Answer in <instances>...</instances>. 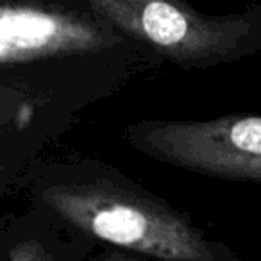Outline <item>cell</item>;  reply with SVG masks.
I'll return each mask as SVG.
<instances>
[{
	"label": "cell",
	"instance_id": "6da1fadb",
	"mask_svg": "<svg viewBox=\"0 0 261 261\" xmlns=\"http://www.w3.org/2000/svg\"><path fill=\"white\" fill-rule=\"evenodd\" d=\"M36 197L77 231L165 261H227V250L163 200L91 160L41 174Z\"/></svg>",
	"mask_w": 261,
	"mask_h": 261
},
{
	"label": "cell",
	"instance_id": "7a4b0ae2",
	"mask_svg": "<svg viewBox=\"0 0 261 261\" xmlns=\"http://www.w3.org/2000/svg\"><path fill=\"white\" fill-rule=\"evenodd\" d=\"M125 40L182 70H210L261 52V4L206 15L186 0H81Z\"/></svg>",
	"mask_w": 261,
	"mask_h": 261
},
{
	"label": "cell",
	"instance_id": "3957f363",
	"mask_svg": "<svg viewBox=\"0 0 261 261\" xmlns=\"http://www.w3.org/2000/svg\"><path fill=\"white\" fill-rule=\"evenodd\" d=\"M136 150L161 163L210 177L261 185V116L143 120L127 127Z\"/></svg>",
	"mask_w": 261,
	"mask_h": 261
},
{
	"label": "cell",
	"instance_id": "277c9868",
	"mask_svg": "<svg viewBox=\"0 0 261 261\" xmlns=\"http://www.w3.org/2000/svg\"><path fill=\"white\" fill-rule=\"evenodd\" d=\"M122 41V34L91 11H73L45 0H2L0 61L4 66L97 54Z\"/></svg>",
	"mask_w": 261,
	"mask_h": 261
},
{
	"label": "cell",
	"instance_id": "5b68a950",
	"mask_svg": "<svg viewBox=\"0 0 261 261\" xmlns=\"http://www.w3.org/2000/svg\"><path fill=\"white\" fill-rule=\"evenodd\" d=\"M6 261H52V257L36 240H23L9 249Z\"/></svg>",
	"mask_w": 261,
	"mask_h": 261
},
{
	"label": "cell",
	"instance_id": "8992f818",
	"mask_svg": "<svg viewBox=\"0 0 261 261\" xmlns=\"http://www.w3.org/2000/svg\"><path fill=\"white\" fill-rule=\"evenodd\" d=\"M108 261H125V259H122V257H111V259H108Z\"/></svg>",
	"mask_w": 261,
	"mask_h": 261
}]
</instances>
